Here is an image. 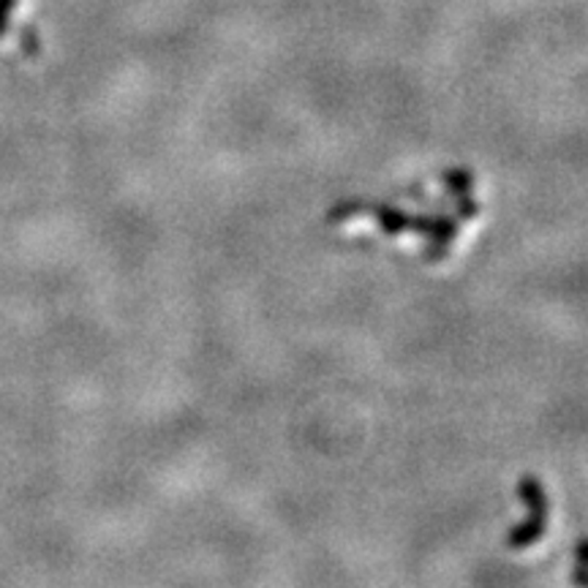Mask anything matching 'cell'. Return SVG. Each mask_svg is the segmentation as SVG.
Instances as JSON below:
<instances>
[{"label":"cell","instance_id":"6da1fadb","mask_svg":"<svg viewBox=\"0 0 588 588\" xmlns=\"http://www.w3.org/2000/svg\"><path fill=\"white\" fill-rule=\"evenodd\" d=\"M359 212H368L379 221V226L384 229V234H401V232H419L428 237V248H425V259L436 261L446 254L450 243L457 234V221L450 216H408V212L397 210L392 205H381V201H368V199H348L338 201L330 212H327V221L341 223L348 218L359 216Z\"/></svg>","mask_w":588,"mask_h":588},{"label":"cell","instance_id":"7a4b0ae2","mask_svg":"<svg viewBox=\"0 0 588 588\" xmlns=\"http://www.w3.org/2000/svg\"><path fill=\"white\" fill-rule=\"evenodd\" d=\"M517 493H520V499L526 501L528 517L520 523V526H515L510 534H506V544H510L512 550L531 548L537 539H542L544 531H548V512H550L548 493H544L539 479L531 477V474H526V477L520 479Z\"/></svg>","mask_w":588,"mask_h":588},{"label":"cell","instance_id":"3957f363","mask_svg":"<svg viewBox=\"0 0 588 588\" xmlns=\"http://www.w3.org/2000/svg\"><path fill=\"white\" fill-rule=\"evenodd\" d=\"M444 183L457 201V218L471 221L479 212V205L471 199V174H468V169H446Z\"/></svg>","mask_w":588,"mask_h":588},{"label":"cell","instance_id":"277c9868","mask_svg":"<svg viewBox=\"0 0 588 588\" xmlns=\"http://www.w3.org/2000/svg\"><path fill=\"white\" fill-rule=\"evenodd\" d=\"M14 5H16V0H0V36L9 33L11 11H14Z\"/></svg>","mask_w":588,"mask_h":588},{"label":"cell","instance_id":"5b68a950","mask_svg":"<svg viewBox=\"0 0 588 588\" xmlns=\"http://www.w3.org/2000/svg\"><path fill=\"white\" fill-rule=\"evenodd\" d=\"M20 41H25V49H27V52H30V54H36V52H38V47H36L38 38H36V33L30 30V27H25V30L20 33Z\"/></svg>","mask_w":588,"mask_h":588},{"label":"cell","instance_id":"8992f818","mask_svg":"<svg viewBox=\"0 0 588 588\" xmlns=\"http://www.w3.org/2000/svg\"><path fill=\"white\" fill-rule=\"evenodd\" d=\"M572 580H575L577 586H588V564H577L575 572H572Z\"/></svg>","mask_w":588,"mask_h":588},{"label":"cell","instance_id":"52a82bcc","mask_svg":"<svg viewBox=\"0 0 588 588\" xmlns=\"http://www.w3.org/2000/svg\"><path fill=\"white\" fill-rule=\"evenodd\" d=\"M575 559L577 564H588V539H580V542H577Z\"/></svg>","mask_w":588,"mask_h":588}]
</instances>
